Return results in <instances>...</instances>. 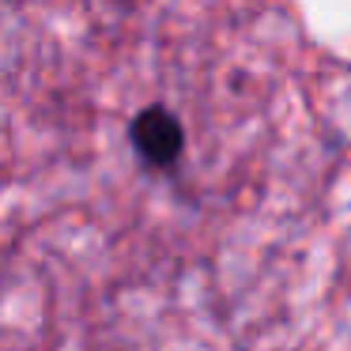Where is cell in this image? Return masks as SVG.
Wrapping results in <instances>:
<instances>
[{"instance_id":"obj_1","label":"cell","mask_w":351,"mask_h":351,"mask_svg":"<svg viewBox=\"0 0 351 351\" xmlns=\"http://www.w3.org/2000/svg\"><path fill=\"white\" fill-rule=\"evenodd\" d=\"M129 144L136 152V159L144 162L147 170H174L185 155V125L182 117L174 114L162 102H152V106L136 110L129 121Z\"/></svg>"}]
</instances>
